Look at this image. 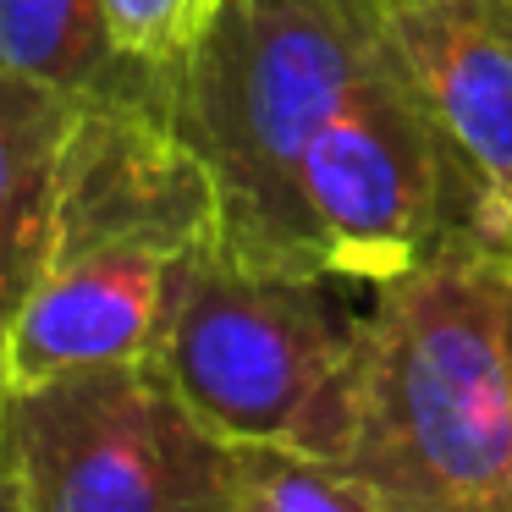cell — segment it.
<instances>
[{
	"label": "cell",
	"instance_id": "8fae6325",
	"mask_svg": "<svg viewBox=\"0 0 512 512\" xmlns=\"http://www.w3.org/2000/svg\"><path fill=\"white\" fill-rule=\"evenodd\" d=\"M232 512H254V507H248V501H237V507H232Z\"/></svg>",
	"mask_w": 512,
	"mask_h": 512
},
{
	"label": "cell",
	"instance_id": "7a4b0ae2",
	"mask_svg": "<svg viewBox=\"0 0 512 512\" xmlns=\"http://www.w3.org/2000/svg\"><path fill=\"white\" fill-rule=\"evenodd\" d=\"M380 512H512V254L457 232L369 292L336 463Z\"/></svg>",
	"mask_w": 512,
	"mask_h": 512
},
{
	"label": "cell",
	"instance_id": "30bf717a",
	"mask_svg": "<svg viewBox=\"0 0 512 512\" xmlns=\"http://www.w3.org/2000/svg\"><path fill=\"white\" fill-rule=\"evenodd\" d=\"M0 512H23V507H17V490H12V468H6V452H0Z\"/></svg>",
	"mask_w": 512,
	"mask_h": 512
},
{
	"label": "cell",
	"instance_id": "8992f818",
	"mask_svg": "<svg viewBox=\"0 0 512 512\" xmlns=\"http://www.w3.org/2000/svg\"><path fill=\"white\" fill-rule=\"evenodd\" d=\"M474 199V232L512 243V0H375Z\"/></svg>",
	"mask_w": 512,
	"mask_h": 512
},
{
	"label": "cell",
	"instance_id": "9c48e42d",
	"mask_svg": "<svg viewBox=\"0 0 512 512\" xmlns=\"http://www.w3.org/2000/svg\"><path fill=\"white\" fill-rule=\"evenodd\" d=\"M105 12L127 50L160 61V67H182L193 39L210 23L215 0H105Z\"/></svg>",
	"mask_w": 512,
	"mask_h": 512
},
{
	"label": "cell",
	"instance_id": "3957f363",
	"mask_svg": "<svg viewBox=\"0 0 512 512\" xmlns=\"http://www.w3.org/2000/svg\"><path fill=\"white\" fill-rule=\"evenodd\" d=\"M215 237V188L177 122L78 111L56 171L50 243L0 353V397L83 369L144 364L171 276Z\"/></svg>",
	"mask_w": 512,
	"mask_h": 512
},
{
	"label": "cell",
	"instance_id": "7c38bea8",
	"mask_svg": "<svg viewBox=\"0 0 512 512\" xmlns=\"http://www.w3.org/2000/svg\"><path fill=\"white\" fill-rule=\"evenodd\" d=\"M507 254H512V243H507Z\"/></svg>",
	"mask_w": 512,
	"mask_h": 512
},
{
	"label": "cell",
	"instance_id": "ba28073f",
	"mask_svg": "<svg viewBox=\"0 0 512 512\" xmlns=\"http://www.w3.org/2000/svg\"><path fill=\"white\" fill-rule=\"evenodd\" d=\"M243 501L254 512H380L331 463L292 452H243Z\"/></svg>",
	"mask_w": 512,
	"mask_h": 512
},
{
	"label": "cell",
	"instance_id": "5b68a950",
	"mask_svg": "<svg viewBox=\"0 0 512 512\" xmlns=\"http://www.w3.org/2000/svg\"><path fill=\"white\" fill-rule=\"evenodd\" d=\"M23 512H232L243 446L221 441L155 364L83 369L0 397Z\"/></svg>",
	"mask_w": 512,
	"mask_h": 512
},
{
	"label": "cell",
	"instance_id": "277c9868",
	"mask_svg": "<svg viewBox=\"0 0 512 512\" xmlns=\"http://www.w3.org/2000/svg\"><path fill=\"white\" fill-rule=\"evenodd\" d=\"M353 292L364 287L254 270L210 237L171 276L149 364L221 441L336 468L353 430V375L369 314Z\"/></svg>",
	"mask_w": 512,
	"mask_h": 512
},
{
	"label": "cell",
	"instance_id": "6da1fadb",
	"mask_svg": "<svg viewBox=\"0 0 512 512\" xmlns=\"http://www.w3.org/2000/svg\"><path fill=\"white\" fill-rule=\"evenodd\" d=\"M171 122L215 188L221 248L254 270L375 292L474 232L375 0H215Z\"/></svg>",
	"mask_w": 512,
	"mask_h": 512
},
{
	"label": "cell",
	"instance_id": "52a82bcc",
	"mask_svg": "<svg viewBox=\"0 0 512 512\" xmlns=\"http://www.w3.org/2000/svg\"><path fill=\"white\" fill-rule=\"evenodd\" d=\"M0 72L67 111H177V72L122 45L105 0H0Z\"/></svg>",
	"mask_w": 512,
	"mask_h": 512
}]
</instances>
